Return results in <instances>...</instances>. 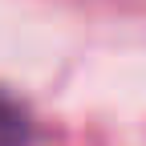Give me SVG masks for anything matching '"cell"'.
Masks as SVG:
<instances>
[{
    "mask_svg": "<svg viewBox=\"0 0 146 146\" xmlns=\"http://www.w3.org/2000/svg\"><path fill=\"white\" fill-rule=\"evenodd\" d=\"M0 146H33V118L25 102L0 89Z\"/></svg>",
    "mask_w": 146,
    "mask_h": 146,
    "instance_id": "6da1fadb",
    "label": "cell"
}]
</instances>
